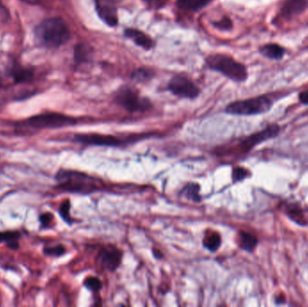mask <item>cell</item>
<instances>
[{"mask_svg": "<svg viewBox=\"0 0 308 307\" xmlns=\"http://www.w3.org/2000/svg\"><path fill=\"white\" fill-rule=\"evenodd\" d=\"M78 122L75 117L61 113H42L15 123V131L19 134H33L41 130L73 127Z\"/></svg>", "mask_w": 308, "mask_h": 307, "instance_id": "1", "label": "cell"}, {"mask_svg": "<svg viewBox=\"0 0 308 307\" xmlns=\"http://www.w3.org/2000/svg\"><path fill=\"white\" fill-rule=\"evenodd\" d=\"M57 188L63 192L88 195L103 187L100 180L78 170H59L55 175Z\"/></svg>", "mask_w": 308, "mask_h": 307, "instance_id": "2", "label": "cell"}, {"mask_svg": "<svg viewBox=\"0 0 308 307\" xmlns=\"http://www.w3.org/2000/svg\"><path fill=\"white\" fill-rule=\"evenodd\" d=\"M37 40L45 47L56 49L70 39V31L62 19L51 17L42 21L34 30Z\"/></svg>", "mask_w": 308, "mask_h": 307, "instance_id": "3", "label": "cell"}, {"mask_svg": "<svg viewBox=\"0 0 308 307\" xmlns=\"http://www.w3.org/2000/svg\"><path fill=\"white\" fill-rule=\"evenodd\" d=\"M205 62L208 69L220 73L232 81L243 83L248 80L249 74L246 66L229 55L213 53L208 55Z\"/></svg>", "mask_w": 308, "mask_h": 307, "instance_id": "4", "label": "cell"}, {"mask_svg": "<svg viewBox=\"0 0 308 307\" xmlns=\"http://www.w3.org/2000/svg\"><path fill=\"white\" fill-rule=\"evenodd\" d=\"M274 102L268 95H261L254 98L230 103L225 107V112L233 116H258L270 111Z\"/></svg>", "mask_w": 308, "mask_h": 307, "instance_id": "5", "label": "cell"}, {"mask_svg": "<svg viewBox=\"0 0 308 307\" xmlns=\"http://www.w3.org/2000/svg\"><path fill=\"white\" fill-rule=\"evenodd\" d=\"M114 101L130 113H143L152 109V102L140 96L137 91L129 86H123L116 91Z\"/></svg>", "mask_w": 308, "mask_h": 307, "instance_id": "6", "label": "cell"}, {"mask_svg": "<svg viewBox=\"0 0 308 307\" xmlns=\"http://www.w3.org/2000/svg\"><path fill=\"white\" fill-rule=\"evenodd\" d=\"M280 132H281V127H279V124L277 123L268 124V127H265L264 129L258 131L256 133L250 134L249 136L243 138L242 141H240L239 145L236 146L237 152L242 155L247 154L258 145L279 136Z\"/></svg>", "mask_w": 308, "mask_h": 307, "instance_id": "7", "label": "cell"}, {"mask_svg": "<svg viewBox=\"0 0 308 307\" xmlns=\"http://www.w3.org/2000/svg\"><path fill=\"white\" fill-rule=\"evenodd\" d=\"M168 91L178 98L195 99L200 95V87L184 75H175L168 83Z\"/></svg>", "mask_w": 308, "mask_h": 307, "instance_id": "8", "label": "cell"}, {"mask_svg": "<svg viewBox=\"0 0 308 307\" xmlns=\"http://www.w3.org/2000/svg\"><path fill=\"white\" fill-rule=\"evenodd\" d=\"M73 141L81 145L105 147H118L124 143V141L116 136L98 134H76L73 137Z\"/></svg>", "mask_w": 308, "mask_h": 307, "instance_id": "9", "label": "cell"}, {"mask_svg": "<svg viewBox=\"0 0 308 307\" xmlns=\"http://www.w3.org/2000/svg\"><path fill=\"white\" fill-rule=\"evenodd\" d=\"M96 12L99 19L110 27L118 25V13L114 0H94Z\"/></svg>", "mask_w": 308, "mask_h": 307, "instance_id": "10", "label": "cell"}, {"mask_svg": "<svg viewBox=\"0 0 308 307\" xmlns=\"http://www.w3.org/2000/svg\"><path fill=\"white\" fill-rule=\"evenodd\" d=\"M123 260V252L114 246H108L100 249L98 253V260L102 267L105 270L116 271Z\"/></svg>", "mask_w": 308, "mask_h": 307, "instance_id": "11", "label": "cell"}, {"mask_svg": "<svg viewBox=\"0 0 308 307\" xmlns=\"http://www.w3.org/2000/svg\"><path fill=\"white\" fill-rule=\"evenodd\" d=\"M308 8V0H284L279 8V16L290 20L303 14Z\"/></svg>", "mask_w": 308, "mask_h": 307, "instance_id": "12", "label": "cell"}, {"mask_svg": "<svg viewBox=\"0 0 308 307\" xmlns=\"http://www.w3.org/2000/svg\"><path fill=\"white\" fill-rule=\"evenodd\" d=\"M123 34L126 38L133 41L135 45L144 49L146 51H150L154 47V42L152 38L141 30L126 28L123 31Z\"/></svg>", "mask_w": 308, "mask_h": 307, "instance_id": "13", "label": "cell"}, {"mask_svg": "<svg viewBox=\"0 0 308 307\" xmlns=\"http://www.w3.org/2000/svg\"><path fill=\"white\" fill-rule=\"evenodd\" d=\"M259 52L270 61H280L286 55V49L277 43H268L259 48Z\"/></svg>", "mask_w": 308, "mask_h": 307, "instance_id": "14", "label": "cell"}, {"mask_svg": "<svg viewBox=\"0 0 308 307\" xmlns=\"http://www.w3.org/2000/svg\"><path fill=\"white\" fill-rule=\"evenodd\" d=\"M22 238V233L17 230L0 231V243H5L8 249L17 250L20 247L19 241Z\"/></svg>", "mask_w": 308, "mask_h": 307, "instance_id": "15", "label": "cell"}, {"mask_svg": "<svg viewBox=\"0 0 308 307\" xmlns=\"http://www.w3.org/2000/svg\"><path fill=\"white\" fill-rule=\"evenodd\" d=\"M285 213L290 220L293 221L300 226H306L308 221L305 218L304 211L297 204H287L285 206Z\"/></svg>", "mask_w": 308, "mask_h": 307, "instance_id": "16", "label": "cell"}, {"mask_svg": "<svg viewBox=\"0 0 308 307\" xmlns=\"http://www.w3.org/2000/svg\"><path fill=\"white\" fill-rule=\"evenodd\" d=\"M93 55V50L90 45L78 44L74 48V62L77 65L89 62Z\"/></svg>", "mask_w": 308, "mask_h": 307, "instance_id": "17", "label": "cell"}, {"mask_svg": "<svg viewBox=\"0 0 308 307\" xmlns=\"http://www.w3.org/2000/svg\"><path fill=\"white\" fill-rule=\"evenodd\" d=\"M213 0H177V7L180 10L198 12L210 4Z\"/></svg>", "mask_w": 308, "mask_h": 307, "instance_id": "18", "label": "cell"}, {"mask_svg": "<svg viewBox=\"0 0 308 307\" xmlns=\"http://www.w3.org/2000/svg\"><path fill=\"white\" fill-rule=\"evenodd\" d=\"M238 237L240 248L247 252H253L254 249H256L259 244L257 237L250 232L244 231H240Z\"/></svg>", "mask_w": 308, "mask_h": 307, "instance_id": "19", "label": "cell"}, {"mask_svg": "<svg viewBox=\"0 0 308 307\" xmlns=\"http://www.w3.org/2000/svg\"><path fill=\"white\" fill-rule=\"evenodd\" d=\"M11 76L14 82L16 84L26 83L33 80V70L28 68H25L22 65H14L11 69Z\"/></svg>", "mask_w": 308, "mask_h": 307, "instance_id": "20", "label": "cell"}, {"mask_svg": "<svg viewBox=\"0 0 308 307\" xmlns=\"http://www.w3.org/2000/svg\"><path fill=\"white\" fill-rule=\"evenodd\" d=\"M154 75L155 73L152 69L141 67L134 70L131 74V78L138 83H146L147 81L152 80Z\"/></svg>", "mask_w": 308, "mask_h": 307, "instance_id": "21", "label": "cell"}, {"mask_svg": "<svg viewBox=\"0 0 308 307\" xmlns=\"http://www.w3.org/2000/svg\"><path fill=\"white\" fill-rule=\"evenodd\" d=\"M221 243V236L216 231H211L203 241L204 246L210 251H216L220 248Z\"/></svg>", "mask_w": 308, "mask_h": 307, "instance_id": "22", "label": "cell"}, {"mask_svg": "<svg viewBox=\"0 0 308 307\" xmlns=\"http://www.w3.org/2000/svg\"><path fill=\"white\" fill-rule=\"evenodd\" d=\"M200 185L196 184V183H190V184L187 185L184 189L182 190V194L189 200H192L194 202H200L201 195H200Z\"/></svg>", "mask_w": 308, "mask_h": 307, "instance_id": "23", "label": "cell"}, {"mask_svg": "<svg viewBox=\"0 0 308 307\" xmlns=\"http://www.w3.org/2000/svg\"><path fill=\"white\" fill-rule=\"evenodd\" d=\"M45 256L59 258L62 257L66 253V248L62 244H46L43 249Z\"/></svg>", "mask_w": 308, "mask_h": 307, "instance_id": "24", "label": "cell"}, {"mask_svg": "<svg viewBox=\"0 0 308 307\" xmlns=\"http://www.w3.org/2000/svg\"><path fill=\"white\" fill-rule=\"evenodd\" d=\"M70 201L69 199H66L62 201L61 206L59 207V214L62 217V220L65 222L66 224H71L73 223V219L70 216Z\"/></svg>", "mask_w": 308, "mask_h": 307, "instance_id": "25", "label": "cell"}, {"mask_svg": "<svg viewBox=\"0 0 308 307\" xmlns=\"http://www.w3.org/2000/svg\"><path fill=\"white\" fill-rule=\"evenodd\" d=\"M212 25L220 31H231L233 28V22L228 16H224L218 21H214Z\"/></svg>", "mask_w": 308, "mask_h": 307, "instance_id": "26", "label": "cell"}, {"mask_svg": "<svg viewBox=\"0 0 308 307\" xmlns=\"http://www.w3.org/2000/svg\"><path fill=\"white\" fill-rule=\"evenodd\" d=\"M250 172L249 171V170H247V169L243 168V167H236V168H234V169L232 170V181H233L234 183L244 180L245 178L250 177Z\"/></svg>", "mask_w": 308, "mask_h": 307, "instance_id": "27", "label": "cell"}, {"mask_svg": "<svg viewBox=\"0 0 308 307\" xmlns=\"http://www.w3.org/2000/svg\"><path fill=\"white\" fill-rule=\"evenodd\" d=\"M38 220L40 223L41 230H45V229L51 227V225L53 224L55 216L51 212H44V213H41Z\"/></svg>", "mask_w": 308, "mask_h": 307, "instance_id": "28", "label": "cell"}, {"mask_svg": "<svg viewBox=\"0 0 308 307\" xmlns=\"http://www.w3.org/2000/svg\"><path fill=\"white\" fill-rule=\"evenodd\" d=\"M84 285L92 292H98L102 288V282L100 279L95 277H89L84 280Z\"/></svg>", "mask_w": 308, "mask_h": 307, "instance_id": "29", "label": "cell"}, {"mask_svg": "<svg viewBox=\"0 0 308 307\" xmlns=\"http://www.w3.org/2000/svg\"><path fill=\"white\" fill-rule=\"evenodd\" d=\"M143 2L148 6L149 8L160 9L167 4L168 0H143Z\"/></svg>", "mask_w": 308, "mask_h": 307, "instance_id": "30", "label": "cell"}, {"mask_svg": "<svg viewBox=\"0 0 308 307\" xmlns=\"http://www.w3.org/2000/svg\"><path fill=\"white\" fill-rule=\"evenodd\" d=\"M298 100L302 105H308V89L299 92Z\"/></svg>", "mask_w": 308, "mask_h": 307, "instance_id": "31", "label": "cell"}, {"mask_svg": "<svg viewBox=\"0 0 308 307\" xmlns=\"http://www.w3.org/2000/svg\"><path fill=\"white\" fill-rule=\"evenodd\" d=\"M274 301H275L276 304L286 303V298H285V296H283L282 294H279L278 296H276Z\"/></svg>", "mask_w": 308, "mask_h": 307, "instance_id": "32", "label": "cell"}, {"mask_svg": "<svg viewBox=\"0 0 308 307\" xmlns=\"http://www.w3.org/2000/svg\"><path fill=\"white\" fill-rule=\"evenodd\" d=\"M23 1H26V2H30V1H34V0H23Z\"/></svg>", "mask_w": 308, "mask_h": 307, "instance_id": "33", "label": "cell"}]
</instances>
